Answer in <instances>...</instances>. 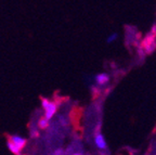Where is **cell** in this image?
<instances>
[{"instance_id":"obj_1","label":"cell","mask_w":156,"mask_h":155,"mask_svg":"<svg viewBox=\"0 0 156 155\" xmlns=\"http://www.w3.org/2000/svg\"><path fill=\"white\" fill-rule=\"evenodd\" d=\"M8 148L14 155H21L22 151L27 146V140L23 137L15 136V135H9L7 137Z\"/></svg>"},{"instance_id":"obj_2","label":"cell","mask_w":156,"mask_h":155,"mask_svg":"<svg viewBox=\"0 0 156 155\" xmlns=\"http://www.w3.org/2000/svg\"><path fill=\"white\" fill-rule=\"evenodd\" d=\"M41 106L42 110H44V115L42 116L50 121V119L56 114V111L58 109V103L54 99L44 98V99H41Z\"/></svg>"},{"instance_id":"obj_3","label":"cell","mask_w":156,"mask_h":155,"mask_svg":"<svg viewBox=\"0 0 156 155\" xmlns=\"http://www.w3.org/2000/svg\"><path fill=\"white\" fill-rule=\"evenodd\" d=\"M111 81V76L107 73H99L94 76V84L95 87L99 89L106 87Z\"/></svg>"},{"instance_id":"obj_4","label":"cell","mask_w":156,"mask_h":155,"mask_svg":"<svg viewBox=\"0 0 156 155\" xmlns=\"http://www.w3.org/2000/svg\"><path fill=\"white\" fill-rule=\"evenodd\" d=\"M93 143L99 151H105L107 149V142L105 140V137L100 130L95 131L94 137H93Z\"/></svg>"},{"instance_id":"obj_5","label":"cell","mask_w":156,"mask_h":155,"mask_svg":"<svg viewBox=\"0 0 156 155\" xmlns=\"http://www.w3.org/2000/svg\"><path fill=\"white\" fill-rule=\"evenodd\" d=\"M117 36H118V35H117L116 33H113V34H111L110 36L107 37L106 41L108 42V44H113V42L117 39Z\"/></svg>"},{"instance_id":"obj_6","label":"cell","mask_w":156,"mask_h":155,"mask_svg":"<svg viewBox=\"0 0 156 155\" xmlns=\"http://www.w3.org/2000/svg\"><path fill=\"white\" fill-rule=\"evenodd\" d=\"M52 155H65V152L63 151V149H56V150L52 153Z\"/></svg>"},{"instance_id":"obj_7","label":"cell","mask_w":156,"mask_h":155,"mask_svg":"<svg viewBox=\"0 0 156 155\" xmlns=\"http://www.w3.org/2000/svg\"><path fill=\"white\" fill-rule=\"evenodd\" d=\"M72 155H85V154H83L81 152H74Z\"/></svg>"}]
</instances>
